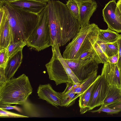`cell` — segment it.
<instances>
[{"label":"cell","instance_id":"1","mask_svg":"<svg viewBox=\"0 0 121 121\" xmlns=\"http://www.w3.org/2000/svg\"><path fill=\"white\" fill-rule=\"evenodd\" d=\"M48 14L52 47L66 44L77 35L81 28L78 20L70 12L66 4L59 0L47 3Z\"/></svg>","mask_w":121,"mask_h":121},{"label":"cell","instance_id":"2","mask_svg":"<svg viewBox=\"0 0 121 121\" xmlns=\"http://www.w3.org/2000/svg\"><path fill=\"white\" fill-rule=\"evenodd\" d=\"M0 4L3 8L10 25L12 36L11 43L20 41L26 43L38 25L40 18L39 14L15 9L7 0H0Z\"/></svg>","mask_w":121,"mask_h":121},{"label":"cell","instance_id":"3","mask_svg":"<svg viewBox=\"0 0 121 121\" xmlns=\"http://www.w3.org/2000/svg\"><path fill=\"white\" fill-rule=\"evenodd\" d=\"M32 90L29 78L25 74L13 78L0 86V105H22Z\"/></svg>","mask_w":121,"mask_h":121},{"label":"cell","instance_id":"4","mask_svg":"<svg viewBox=\"0 0 121 121\" xmlns=\"http://www.w3.org/2000/svg\"><path fill=\"white\" fill-rule=\"evenodd\" d=\"M99 28L95 23L81 27L76 35L66 47L63 57L65 59H78L91 48L98 39Z\"/></svg>","mask_w":121,"mask_h":121},{"label":"cell","instance_id":"5","mask_svg":"<svg viewBox=\"0 0 121 121\" xmlns=\"http://www.w3.org/2000/svg\"><path fill=\"white\" fill-rule=\"evenodd\" d=\"M52 58L45 65L49 79L54 81L56 85L80 83L62 56L57 43L52 46Z\"/></svg>","mask_w":121,"mask_h":121},{"label":"cell","instance_id":"6","mask_svg":"<svg viewBox=\"0 0 121 121\" xmlns=\"http://www.w3.org/2000/svg\"><path fill=\"white\" fill-rule=\"evenodd\" d=\"M39 15L40 18L38 25L26 42L28 47L38 52L51 46L48 5Z\"/></svg>","mask_w":121,"mask_h":121},{"label":"cell","instance_id":"7","mask_svg":"<svg viewBox=\"0 0 121 121\" xmlns=\"http://www.w3.org/2000/svg\"><path fill=\"white\" fill-rule=\"evenodd\" d=\"M65 60L80 82L98 69V64L94 60L80 59Z\"/></svg>","mask_w":121,"mask_h":121},{"label":"cell","instance_id":"8","mask_svg":"<svg viewBox=\"0 0 121 121\" xmlns=\"http://www.w3.org/2000/svg\"><path fill=\"white\" fill-rule=\"evenodd\" d=\"M102 15L108 28L117 33H121V13L115 0H111L105 4Z\"/></svg>","mask_w":121,"mask_h":121},{"label":"cell","instance_id":"9","mask_svg":"<svg viewBox=\"0 0 121 121\" xmlns=\"http://www.w3.org/2000/svg\"><path fill=\"white\" fill-rule=\"evenodd\" d=\"M98 76L97 81L92 91L89 104V111L102 104L109 85L102 75H99Z\"/></svg>","mask_w":121,"mask_h":121},{"label":"cell","instance_id":"10","mask_svg":"<svg viewBox=\"0 0 121 121\" xmlns=\"http://www.w3.org/2000/svg\"><path fill=\"white\" fill-rule=\"evenodd\" d=\"M101 75L109 86L121 89V71L117 64L107 61L104 64Z\"/></svg>","mask_w":121,"mask_h":121},{"label":"cell","instance_id":"11","mask_svg":"<svg viewBox=\"0 0 121 121\" xmlns=\"http://www.w3.org/2000/svg\"><path fill=\"white\" fill-rule=\"evenodd\" d=\"M12 7L39 14L46 6L47 3L33 0H7Z\"/></svg>","mask_w":121,"mask_h":121},{"label":"cell","instance_id":"12","mask_svg":"<svg viewBox=\"0 0 121 121\" xmlns=\"http://www.w3.org/2000/svg\"><path fill=\"white\" fill-rule=\"evenodd\" d=\"M37 93L39 99L46 100L48 103L56 108L61 107L60 92L54 90L50 84L40 85Z\"/></svg>","mask_w":121,"mask_h":121},{"label":"cell","instance_id":"13","mask_svg":"<svg viewBox=\"0 0 121 121\" xmlns=\"http://www.w3.org/2000/svg\"><path fill=\"white\" fill-rule=\"evenodd\" d=\"M79 14L78 19L81 28L89 24V20L97 7V4L94 0L78 4Z\"/></svg>","mask_w":121,"mask_h":121},{"label":"cell","instance_id":"14","mask_svg":"<svg viewBox=\"0 0 121 121\" xmlns=\"http://www.w3.org/2000/svg\"><path fill=\"white\" fill-rule=\"evenodd\" d=\"M23 57L22 50L9 57L4 69L5 74L7 81L13 78L21 65Z\"/></svg>","mask_w":121,"mask_h":121},{"label":"cell","instance_id":"15","mask_svg":"<svg viewBox=\"0 0 121 121\" xmlns=\"http://www.w3.org/2000/svg\"><path fill=\"white\" fill-rule=\"evenodd\" d=\"M98 76L93 83L79 96L78 100L80 112L83 114L89 111L88 105L93 90L96 84Z\"/></svg>","mask_w":121,"mask_h":121},{"label":"cell","instance_id":"16","mask_svg":"<svg viewBox=\"0 0 121 121\" xmlns=\"http://www.w3.org/2000/svg\"><path fill=\"white\" fill-rule=\"evenodd\" d=\"M121 102V89L109 85L106 96L101 106Z\"/></svg>","mask_w":121,"mask_h":121},{"label":"cell","instance_id":"17","mask_svg":"<svg viewBox=\"0 0 121 121\" xmlns=\"http://www.w3.org/2000/svg\"><path fill=\"white\" fill-rule=\"evenodd\" d=\"M11 40V29L7 17L5 21L0 25V49L7 48Z\"/></svg>","mask_w":121,"mask_h":121},{"label":"cell","instance_id":"18","mask_svg":"<svg viewBox=\"0 0 121 121\" xmlns=\"http://www.w3.org/2000/svg\"><path fill=\"white\" fill-rule=\"evenodd\" d=\"M97 71L90 74L86 79L79 83L78 86L73 88L71 92L78 94H81L86 90L93 83L97 77Z\"/></svg>","mask_w":121,"mask_h":121},{"label":"cell","instance_id":"19","mask_svg":"<svg viewBox=\"0 0 121 121\" xmlns=\"http://www.w3.org/2000/svg\"><path fill=\"white\" fill-rule=\"evenodd\" d=\"M65 89L60 92L61 107H68L73 104L76 99L81 94H78Z\"/></svg>","mask_w":121,"mask_h":121},{"label":"cell","instance_id":"20","mask_svg":"<svg viewBox=\"0 0 121 121\" xmlns=\"http://www.w3.org/2000/svg\"><path fill=\"white\" fill-rule=\"evenodd\" d=\"M119 35L118 33L108 28L105 30L100 29L98 38L106 43H112L117 41Z\"/></svg>","mask_w":121,"mask_h":121},{"label":"cell","instance_id":"21","mask_svg":"<svg viewBox=\"0 0 121 121\" xmlns=\"http://www.w3.org/2000/svg\"><path fill=\"white\" fill-rule=\"evenodd\" d=\"M78 59L94 60L98 64L102 63L101 61L93 46L91 49L83 53Z\"/></svg>","mask_w":121,"mask_h":121},{"label":"cell","instance_id":"22","mask_svg":"<svg viewBox=\"0 0 121 121\" xmlns=\"http://www.w3.org/2000/svg\"><path fill=\"white\" fill-rule=\"evenodd\" d=\"M26 45V43L22 41L11 43L7 48L9 57L22 50L23 48Z\"/></svg>","mask_w":121,"mask_h":121},{"label":"cell","instance_id":"23","mask_svg":"<svg viewBox=\"0 0 121 121\" xmlns=\"http://www.w3.org/2000/svg\"><path fill=\"white\" fill-rule=\"evenodd\" d=\"M22 105L24 111L29 116L32 117H39L40 115L35 107L27 100Z\"/></svg>","mask_w":121,"mask_h":121},{"label":"cell","instance_id":"24","mask_svg":"<svg viewBox=\"0 0 121 121\" xmlns=\"http://www.w3.org/2000/svg\"><path fill=\"white\" fill-rule=\"evenodd\" d=\"M118 45L117 41L112 43H107L105 55L108 58L118 53Z\"/></svg>","mask_w":121,"mask_h":121},{"label":"cell","instance_id":"25","mask_svg":"<svg viewBox=\"0 0 121 121\" xmlns=\"http://www.w3.org/2000/svg\"><path fill=\"white\" fill-rule=\"evenodd\" d=\"M66 5L70 12L74 17L78 19L79 14L78 6L77 3L72 0H69Z\"/></svg>","mask_w":121,"mask_h":121},{"label":"cell","instance_id":"26","mask_svg":"<svg viewBox=\"0 0 121 121\" xmlns=\"http://www.w3.org/2000/svg\"><path fill=\"white\" fill-rule=\"evenodd\" d=\"M0 68L5 69L9 57L7 48L0 49Z\"/></svg>","mask_w":121,"mask_h":121},{"label":"cell","instance_id":"27","mask_svg":"<svg viewBox=\"0 0 121 121\" xmlns=\"http://www.w3.org/2000/svg\"><path fill=\"white\" fill-rule=\"evenodd\" d=\"M121 111V110L112 108H109L108 106H101L99 109L94 110L91 111L90 112L94 113L96 112H106L108 114H116Z\"/></svg>","mask_w":121,"mask_h":121},{"label":"cell","instance_id":"28","mask_svg":"<svg viewBox=\"0 0 121 121\" xmlns=\"http://www.w3.org/2000/svg\"><path fill=\"white\" fill-rule=\"evenodd\" d=\"M0 117L26 118L29 117L15 113L0 108Z\"/></svg>","mask_w":121,"mask_h":121},{"label":"cell","instance_id":"29","mask_svg":"<svg viewBox=\"0 0 121 121\" xmlns=\"http://www.w3.org/2000/svg\"><path fill=\"white\" fill-rule=\"evenodd\" d=\"M97 53L101 60L102 63L104 64L107 61L108 58L104 53L96 42L93 45Z\"/></svg>","mask_w":121,"mask_h":121},{"label":"cell","instance_id":"30","mask_svg":"<svg viewBox=\"0 0 121 121\" xmlns=\"http://www.w3.org/2000/svg\"><path fill=\"white\" fill-rule=\"evenodd\" d=\"M116 41L118 45L119 55L117 65L120 69L121 67V34L119 35V36Z\"/></svg>","mask_w":121,"mask_h":121},{"label":"cell","instance_id":"31","mask_svg":"<svg viewBox=\"0 0 121 121\" xmlns=\"http://www.w3.org/2000/svg\"><path fill=\"white\" fill-rule=\"evenodd\" d=\"M0 108L5 110L14 109L18 112L22 113V109L19 107L15 106H12L9 105H0Z\"/></svg>","mask_w":121,"mask_h":121},{"label":"cell","instance_id":"32","mask_svg":"<svg viewBox=\"0 0 121 121\" xmlns=\"http://www.w3.org/2000/svg\"><path fill=\"white\" fill-rule=\"evenodd\" d=\"M0 86L4 84L7 81L5 74L4 69L0 68Z\"/></svg>","mask_w":121,"mask_h":121},{"label":"cell","instance_id":"33","mask_svg":"<svg viewBox=\"0 0 121 121\" xmlns=\"http://www.w3.org/2000/svg\"><path fill=\"white\" fill-rule=\"evenodd\" d=\"M118 58L119 55L118 53L114 56L108 58L107 61L112 64H117L118 61Z\"/></svg>","mask_w":121,"mask_h":121},{"label":"cell","instance_id":"34","mask_svg":"<svg viewBox=\"0 0 121 121\" xmlns=\"http://www.w3.org/2000/svg\"><path fill=\"white\" fill-rule=\"evenodd\" d=\"M110 108L121 110V102L108 106Z\"/></svg>","mask_w":121,"mask_h":121},{"label":"cell","instance_id":"35","mask_svg":"<svg viewBox=\"0 0 121 121\" xmlns=\"http://www.w3.org/2000/svg\"><path fill=\"white\" fill-rule=\"evenodd\" d=\"M76 2L78 4H81L82 3L89 2L92 0H72Z\"/></svg>","mask_w":121,"mask_h":121},{"label":"cell","instance_id":"36","mask_svg":"<svg viewBox=\"0 0 121 121\" xmlns=\"http://www.w3.org/2000/svg\"><path fill=\"white\" fill-rule=\"evenodd\" d=\"M117 6L121 13V0H119L117 3Z\"/></svg>","mask_w":121,"mask_h":121},{"label":"cell","instance_id":"37","mask_svg":"<svg viewBox=\"0 0 121 121\" xmlns=\"http://www.w3.org/2000/svg\"><path fill=\"white\" fill-rule=\"evenodd\" d=\"M35 1L48 3L50 0H33Z\"/></svg>","mask_w":121,"mask_h":121},{"label":"cell","instance_id":"38","mask_svg":"<svg viewBox=\"0 0 121 121\" xmlns=\"http://www.w3.org/2000/svg\"><path fill=\"white\" fill-rule=\"evenodd\" d=\"M120 70H121V68L120 69Z\"/></svg>","mask_w":121,"mask_h":121}]
</instances>
